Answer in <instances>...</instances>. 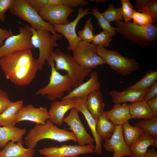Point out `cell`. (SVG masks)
Wrapping results in <instances>:
<instances>
[{"label":"cell","mask_w":157,"mask_h":157,"mask_svg":"<svg viewBox=\"0 0 157 157\" xmlns=\"http://www.w3.org/2000/svg\"><path fill=\"white\" fill-rule=\"evenodd\" d=\"M75 99L69 98L53 101L48 111L49 120L54 124L62 125L65 114L75 107Z\"/></svg>","instance_id":"obj_18"},{"label":"cell","mask_w":157,"mask_h":157,"mask_svg":"<svg viewBox=\"0 0 157 157\" xmlns=\"http://www.w3.org/2000/svg\"><path fill=\"white\" fill-rule=\"evenodd\" d=\"M116 31L126 40L143 47L153 44L157 37V28L154 25L141 26L130 21L116 22Z\"/></svg>","instance_id":"obj_3"},{"label":"cell","mask_w":157,"mask_h":157,"mask_svg":"<svg viewBox=\"0 0 157 157\" xmlns=\"http://www.w3.org/2000/svg\"><path fill=\"white\" fill-rule=\"evenodd\" d=\"M151 146L157 147V138L144 132L138 141L128 147L133 157H144Z\"/></svg>","instance_id":"obj_23"},{"label":"cell","mask_w":157,"mask_h":157,"mask_svg":"<svg viewBox=\"0 0 157 157\" xmlns=\"http://www.w3.org/2000/svg\"><path fill=\"white\" fill-rule=\"evenodd\" d=\"M91 2H94L96 3H104L106 1L105 0H90Z\"/></svg>","instance_id":"obj_46"},{"label":"cell","mask_w":157,"mask_h":157,"mask_svg":"<svg viewBox=\"0 0 157 157\" xmlns=\"http://www.w3.org/2000/svg\"><path fill=\"white\" fill-rule=\"evenodd\" d=\"M75 11V9L64 5L47 7L39 12L40 17L52 25H64L68 23V17Z\"/></svg>","instance_id":"obj_15"},{"label":"cell","mask_w":157,"mask_h":157,"mask_svg":"<svg viewBox=\"0 0 157 157\" xmlns=\"http://www.w3.org/2000/svg\"><path fill=\"white\" fill-rule=\"evenodd\" d=\"M72 51L75 61L85 68L92 69L106 64L102 58L97 54L96 46L92 43L80 41Z\"/></svg>","instance_id":"obj_9"},{"label":"cell","mask_w":157,"mask_h":157,"mask_svg":"<svg viewBox=\"0 0 157 157\" xmlns=\"http://www.w3.org/2000/svg\"><path fill=\"white\" fill-rule=\"evenodd\" d=\"M101 13L110 23L114 21H122L123 19L121 8H115L111 3L110 4L108 8Z\"/></svg>","instance_id":"obj_33"},{"label":"cell","mask_w":157,"mask_h":157,"mask_svg":"<svg viewBox=\"0 0 157 157\" xmlns=\"http://www.w3.org/2000/svg\"><path fill=\"white\" fill-rule=\"evenodd\" d=\"M136 11L149 15L152 18L154 22H156L157 20V1L150 0L144 7Z\"/></svg>","instance_id":"obj_37"},{"label":"cell","mask_w":157,"mask_h":157,"mask_svg":"<svg viewBox=\"0 0 157 157\" xmlns=\"http://www.w3.org/2000/svg\"><path fill=\"white\" fill-rule=\"evenodd\" d=\"M91 13L90 8H79L78 9L77 15L72 21L64 25H53L56 32L64 36L68 41L69 46L67 50L72 51L81 41L76 32V26L82 18Z\"/></svg>","instance_id":"obj_12"},{"label":"cell","mask_w":157,"mask_h":157,"mask_svg":"<svg viewBox=\"0 0 157 157\" xmlns=\"http://www.w3.org/2000/svg\"><path fill=\"white\" fill-rule=\"evenodd\" d=\"M133 23L141 26L152 25L154 23L151 17L146 14L140 13L134 10L131 17Z\"/></svg>","instance_id":"obj_36"},{"label":"cell","mask_w":157,"mask_h":157,"mask_svg":"<svg viewBox=\"0 0 157 157\" xmlns=\"http://www.w3.org/2000/svg\"><path fill=\"white\" fill-rule=\"evenodd\" d=\"M18 29L19 33L7 38L0 47V58L15 52L34 48L31 42L32 33L30 27L19 26Z\"/></svg>","instance_id":"obj_10"},{"label":"cell","mask_w":157,"mask_h":157,"mask_svg":"<svg viewBox=\"0 0 157 157\" xmlns=\"http://www.w3.org/2000/svg\"><path fill=\"white\" fill-rule=\"evenodd\" d=\"M103 147L107 151L113 152L112 157H133L124 139L122 125L116 126L113 135L110 138L105 140Z\"/></svg>","instance_id":"obj_14"},{"label":"cell","mask_w":157,"mask_h":157,"mask_svg":"<svg viewBox=\"0 0 157 157\" xmlns=\"http://www.w3.org/2000/svg\"><path fill=\"white\" fill-rule=\"evenodd\" d=\"M44 139H49L59 142L72 140L77 142L72 132L60 129L49 120L44 124H36L31 129L24 138V142L28 148L35 149L38 143Z\"/></svg>","instance_id":"obj_2"},{"label":"cell","mask_w":157,"mask_h":157,"mask_svg":"<svg viewBox=\"0 0 157 157\" xmlns=\"http://www.w3.org/2000/svg\"><path fill=\"white\" fill-rule=\"evenodd\" d=\"M91 12L96 18L99 25L103 31L108 32L114 36L116 34L115 28L110 25V23L99 11L98 9L96 8H93L91 10Z\"/></svg>","instance_id":"obj_32"},{"label":"cell","mask_w":157,"mask_h":157,"mask_svg":"<svg viewBox=\"0 0 157 157\" xmlns=\"http://www.w3.org/2000/svg\"><path fill=\"white\" fill-rule=\"evenodd\" d=\"M129 106L131 119H148L156 116L143 100L131 103Z\"/></svg>","instance_id":"obj_27"},{"label":"cell","mask_w":157,"mask_h":157,"mask_svg":"<svg viewBox=\"0 0 157 157\" xmlns=\"http://www.w3.org/2000/svg\"><path fill=\"white\" fill-rule=\"evenodd\" d=\"M32 33L31 38V43L34 47L39 50L38 59L39 70L42 69L46 64L49 63L54 52L55 47L59 46L57 42L61 40L63 36L60 34L55 36L49 31L42 30H37L30 27Z\"/></svg>","instance_id":"obj_7"},{"label":"cell","mask_w":157,"mask_h":157,"mask_svg":"<svg viewBox=\"0 0 157 157\" xmlns=\"http://www.w3.org/2000/svg\"><path fill=\"white\" fill-rule=\"evenodd\" d=\"M150 1V0H136L134 1L135 8L139 10L146 6Z\"/></svg>","instance_id":"obj_44"},{"label":"cell","mask_w":157,"mask_h":157,"mask_svg":"<svg viewBox=\"0 0 157 157\" xmlns=\"http://www.w3.org/2000/svg\"><path fill=\"white\" fill-rule=\"evenodd\" d=\"M93 29L91 19L89 18L86 21L83 28L78 32L77 35L81 41L92 42L94 35L93 33Z\"/></svg>","instance_id":"obj_34"},{"label":"cell","mask_w":157,"mask_h":157,"mask_svg":"<svg viewBox=\"0 0 157 157\" xmlns=\"http://www.w3.org/2000/svg\"><path fill=\"white\" fill-rule=\"evenodd\" d=\"M96 121L97 132L101 140H106L110 138L116 125L105 117L104 113L100 115Z\"/></svg>","instance_id":"obj_28"},{"label":"cell","mask_w":157,"mask_h":157,"mask_svg":"<svg viewBox=\"0 0 157 157\" xmlns=\"http://www.w3.org/2000/svg\"></svg>","instance_id":"obj_47"},{"label":"cell","mask_w":157,"mask_h":157,"mask_svg":"<svg viewBox=\"0 0 157 157\" xmlns=\"http://www.w3.org/2000/svg\"><path fill=\"white\" fill-rule=\"evenodd\" d=\"M86 105L88 110L96 120L104 112L105 104L100 89L94 91L88 96Z\"/></svg>","instance_id":"obj_25"},{"label":"cell","mask_w":157,"mask_h":157,"mask_svg":"<svg viewBox=\"0 0 157 157\" xmlns=\"http://www.w3.org/2000/svg\"><path fill=\"white\" fill-rule=\"evenodd\" d=\"M23 141L9 142L0 152V157H34L35 149L25 148Z\"/></svg>","instance_id":"obj_22"},{"label":"cell","mask_w":157,"mask_h":157,"mask_svg":"<svg viewBox=\"0 0 157 157\" xmlns=\"http://www.w3.org/2000/svg\"><path fill=\"white\" fill-rule=\"evenodd\" d=\"M157 97V81L150 87L144 97L143 101L148 100Z\"/></svg>","instance_id":"obj_41"},{"label":"cell","mask_w":157,"mask_h":157,"mask_svg":"<svg viewBox=\"0 0 157 157\" xmlns=\"http://www.w3.org/2000/svg\"><path fill=\"white\" fill-rule=\"evenodd\" d=\"M100 87L98 73L94 71L90 74V78L88 81L74 88L61 99L88 96L94 91L100 89Z\"/></svg>","instance_id":"obj_20"},{"label":"cell","mask_w":157,"mask_h":157,"mask_svg":"<svg viewBox=\"0 0 157 157\" xmlns=\"http://www.w3.org/2000/svg\"><path fill=\"white\" fill-rule=\"evenodd\" d=\"M94 144L81 146L63 144L60 147L51 146L39 150L40 154L45 157H76L81 154L94 153Z\"/></svg>","instance_id":"obj_11"},{"label":"cell","mask_w":157,"mask_h":157,"mask_svg":"<svg viewBox=\"0 0 157 157\" xmlns=\"http://www.w3.org/2000/svg\"><path fill=\"white\" fill-rule=\"evenodd\" d=\"M113 36L109 33L103 31L94 35L92 43L96 46L107 48L110 45Z\"/></svg>","instance_id":"obj_35"},{"label":"cell","mask_w":157,"mask_h":157,"mask_svg":"<svg viewBox=\"0 0 157 157\" xmlns=\"http://www.w3.org/2000/svg\"><path fill=\"white\" fill-rule=\"evenodd\" d=\"M123 18L125 23L128 22L132 19L131 17L134 10L129 0H121Z\"/></svg>","instance_id":"obj_38"},{"label":"cell","mask_w":157,"mask_h":157,"mask_svg":"<svg viewBox=\"0 0 157 157\" xmlns=\"http://www.w3.org/2000/svg\"><path fill=\"white\" fill-rule=\"evenodd\" d=\"M97 54L101 57L111 69L124 76L131 74L137 70L139 64L135 59L124 57L117 51L108 50L97 46Z\"/></svg>","instance_id":"obj_8"},{"label":"cell","mask_w":157,"mask_h":157,"mask_svg":"<svg viewBox=\"0 0 157 157\" xmlns=\"http://www.w3.org/2000/svg\"><path fill=\"white\" fill-rule=\"evenodd\" d=\"M144 157H157V152L152 148L147 150Z\"/></svg>","instance_id":"obj_45"},{"label":"cell","mask_w":157,"mask_h":157,"mask_svg":"<svg viewBox=\"0 0 157 157\" xmlns=\"http://www.w3.org/2000/svg\"><path fill=\"white\" fill-rule=\"evenodd\" d=\"M122 125L124 139L128 146L138 141L144 133L139 128L131 125L129 121L125 122Z\"/></svg>","instance_id":"obj_29"},{"label":"cell","mask_w":157,"mask_h":157,"mask_svg":"<svg viewBox=\"0 0 157 157\" xmlns=\"http://www.w3.org/2000/svg\"><path fill=\"white\" fill-rule=\"evenodd\" d=\"M149 88L139 90L128 88L121 92L111 90L109 95L114 104L132 103L143 100Z\"/></svg>","instance_id":"obj_19"},{"label":"cell","mask_w":157,"mask_h":157,"mask_svg":"<svg viewBox=\"0 0 157 157\" xmlns=\"http://www.w3.org/2000/svg\"><path fill=\"white\" fill-rule=\"evenodd\" d=\"M12 102L6 92L0 89V114L8 108Z\"/></svg>","instance_id":"obj_40"},{"label":"cell","mask_w":157,"mask_h":157,"mask_svg":"<svg viewBox=\"0 0 157 157\" xmlns=\"http://www.w3.org/2000/svg\"><path fill=\"white\" fill-rule=\"evenodd\" d=\"M1 151V150H0V152Z\"/></svg>","instance_id":"obj_48"},{"label":"cell","mask_w":157,"mask_h":157,"mask_svg":"<svg viewBox=\"0 0 157 157\" xmlns=\"http://www.w3.org/2000/svg\"><path fill=\"white\" fill-rule=\"evenodd\" d=\"M9 10L12 15L28 22L31 27L36 30L48 31L55 36L60 35L56 32L52 25L40 17L38 12L27 0H15Z\"/></svg>","instance_id":"obj_6"},{"label":"cell","mask_w":157,"mask_h":157,"mask_svg":"<svg viewBox=\"0 0 157 157\" xmlns=\"http://www.w3.org/2000/svg\"><path fill=\"white\" fill-rule=\"evenodd\" d=\"M13 35V33L11 31L0 28V47L3 44L5 40Z\"/></svg>","instance_id":"obj_42"},{"label":"cell","mask_w":157,"mask_h":157,"mask_svg":"<svg viewBox=\"0 0 157 157\" xmlns=\"http://www.w3.org/2000/svg\"><path fill=\"white\" fill-rule=\"evenodd\" d=\"M157 71L150 69L140 80L129 88L139 90L149 88L157 81Z\"/></svg>","instance_id":"obj_30"},{"label":"cell","mask_w":157,"mask_h":157,"mask_svg":"<svg viewBox=\"0 0 157 157\" xmlns=\"http://www.w3.org/2000/svg\"><path fill=\"white\" fill-rule=\"evenodd\" d=\"M48 65L51 68L49 82L46 86L39 89L35 96H46L49 100L53 102L57 99L62 98L65 95V92L68 93L70 92L73 88L72 83L67 74L62 75L56 69L52 58Z\"/></svg>","instance_id":"obj_4"},{"label":"cell","mask_w":157,"mask_h":157,"mask_svg":"<svg viewBox=\"0 0 157 157\" xmlns=\"http://www.w3.org/2000/svg\"><path fill=\"white\" fill-rule=\"evenodd\" d=\"M22 100L12 102L5 110L0 114V126H14L16 124L17 113L23 105Z\"/></svg>","instance_id":"obj_26"},{"label":"cell","mask_w":157,"mask_h":157,"mask_svg":"<svg viewBox=\"0 0 157 157\" xmlns=\"http://www.w3.org/2000/svg\"><path fill=\"white\" fill-rule=\"evenodd\" d=\"M51 58L54 62L57 70H63L67 73L72 81L74 89L82 83L92 70L83 67L72 56L64 53L58 49L54 51Z\"/></svg>","instance_id":"obj_5"},{"label":"cell","mask_w":157,"mask_h":157,"mask_svg":"<svg viewBox=\"0 0 157 157\" xmlns=\"http://www.w3.org/2000/svg\"><path fill=\"white\" fill-rule=\"evenodd\" d=\"M135 126L142 130L144 133L157 138V116L136 123Z\"/></svg>","instance_id":"obj_31"},{"label":"cell","mask_w":157,"mask_h":157,"mask_svg":"<svg viewBox=\"0 0 157 157\" xmlns=\"http://www.w3.org/2000/svg\"><path fill=\"white\" fill-rule=\"evenodd\" d=\"M63 122L67 124L69 129L75 135L78 145L93 144L94 139L85 129L80 119L78 111L75 107L70 110L69 114L64 117Z\"/></svg>","instance_id":"obj_13"},{"label":"cell","mask_w":157,"mask_h":157,"mask_svg":"<svg viewBox=\"0 0 157 157\" xmlns=\"http://www.w3.org/2000/svg\"><path fill=\"white\" fill-rule=\"evenodd\" d=\"M49 118L48 110L46 107L36 108L30 104L23 105L17 111L16 122L28 121L37 124H44Z\"/></svg>","instance_id":"obj_16"},{"label":"cell","mask_w":157,"mask_h":157,"mask_svg":"<svg viewBox=\"0 0 157 157\" xmlns=\"http://www.w3.org/2000/svg\"><path fill=\"white\" fill-rule=\"evenodd\" d=\"M0 66L7 79L20 86L29 85L39 69L38 59L34 57L29 49L15 52L1 57Z\"/></svg>","instance_id":"obj_1"},{"label":"cell","mask_w":157,"mask_h":157,"mask_svg":"<svg viewBox=\"0 0 157 157\" xmlns=\"http://www.w3.org/2000/svg\"><path fill=\"white\" fill-rule=\"evenodd\" d=\"M147 102L155 115L157 116V97L151 99Z\"/></svg>","instance_id":"obj_43"},{"label":"cell","mask_w":157,"mask_h":157,"mask_svg":"<svg viewBox=\"0 0 157 157\" xmlns=\"http://www.w3.org/2000/svg\"><path fill=\"white\" fill-rule=\"evenodd\" d=\"M87 96L76 98L75 108L84 115L89 127L95 143L94 153L103 155L102 140L97 132V121L88 109L86 105Z\"/></svg>","instance_id":"obj_17"},{"label":"cell","mask_w":157,"mask_h":157,"mask_svg":"<svg viewBox=\"0 0 157 157\" xmlns=\"http://www.w3.org/2000/svg\"><path fill=\"white\" fill-rule=\"evenodd\" d=\"M26 133L25 128L0 126V147H4L10 141L17 142L23 141V136Z\"/></svg>","instance_id":"obj_24"},{"label":"cell","mask_w":157,"mask_h":157,"mask_svg":"<svg viewBox=\"0 0 157 157\" xmlns=\"http://www.w3.org/2000/svg\"><path fill=\"white\" fill-rule=\"evenodd\" d=\"M105 117L116 125H122L125 122L131 119L129 104H114L110 110L104 111Z\"/></svg>","instance_id":"obj_21"},{"label":"cell","mask_w":157,"mask_h":157,"mask_svg":"<svg viewBox=\"0 0 157 157\" xmlns=\"http://www.w3.org/2000/svg\"><path fill=\"white\" fill-rule=\"evenodd\" d=\"M15 0H0V21L4 22L6 19L5 13L9 10Z\"/></svg>","instance_id":"obj_39"}]
</instances>
